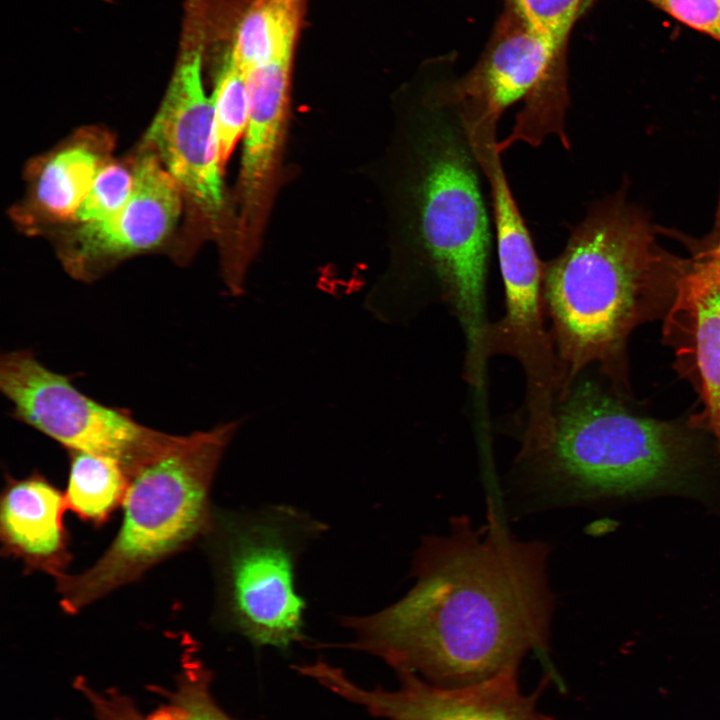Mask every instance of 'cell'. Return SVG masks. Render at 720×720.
Here are the masks:
<instances>
[{"instance_id": "obj_1", "label": "cell", "mask_w": 720, "mask_h": 720, "mask_svg": "<svg viewBox=\"0 0 720 720\" xmlns=\"http://www.w3.org/2000/svg\"><path fill=\"white\" fill-rule=\"evenodd\" d=\"M549 546L513 536L499 520L466 516L425 537L412 588L368 616H345L343 646L377 656L397 674L459 687L518 674L529 653L549 649L554 599Z\"/></svg>"}, {"instance_id": "obj_2", "label": "cell", "mask_w": 720, "mask_h": 720, "mask_svg": "<svg viewBox=\"0 0 720 720\" xmlns=\"http://www.w3.org/2000/svg\"><path fill=\"white\" fill-rule=\"evenodd\" d=\"M441 65L417 100L406 187L411 281L380 314L384 319L411 284L430 288L460 323L465 373L486 370V287L493 229L482 167Z\"/></svg>"}, {"instance_id": "obj_3", "label": "cell", "mask_w": 720, "mask_h": 720, "mask_svg": "<svg viewBox=\"0 0 720 720\" xmlns=\"http://www.w3.org/2000/svg\"><path fill=\"white\" fill-rule=\"evenodd\" d=\"M544 263L543 300L564 388L589 364H608L640 319L661 257L647 219L622 192L593 203Z\"/></svg>"}, {"instance_id": "obj_4", "label": "cell", "mask_w": 720, "mask_h": 720, "mask_svg": "<svg viewBox=\"0 0 720 720\" xmlns=\"http://www.w3.org/2000/svg\"><path fill=\"white\" fill-rule=\"evenodd\" d=\"M675 460L667 425L633 415L575 379L557 400L548 439L518 453L513 489L526 508L565 507L655 487Z\"/></svg>"}, {"instance_id": "obj_5", "label": "cell", "mask_w": 720, "mask_h": 720, "mask_svg": "<svg viewBox=\"0 0 720 720\" xmlns=\"http://www.w3.org/2000/svg\"><path fill=\"white\" fill-rule=\"evenodd\" d=\"M239 422L175 435L131 476L118 533L79 574L56 577L62 609L75 614L140 578L212 528L211 485Z\"/></svg>"}, {"instance_id": "obj_6", "label": "cell", "mask_w": 720, "mask_h": 720, "mask_svg": "<svg viewBox=\"0 0 720 720\" xmlns=\"http://www.w3.org/2000/svg\"><path fill=\"white\" fill-rule=\"evenodd\" d=\"M568 46L503 7L476 63L463 75L453 74V93L471 118L498 124L509 107L521 106L511 132L498 141L501 154L516 142L538 147L549 136L570 149Z\"/></svg>"}, {"instance_id": "obj_7", "label": "cell", "mask_w": 720, "mask_h": 720, "mask_svg": "<svg viewBox=\"0 0 720 720\" xmlns=\"http://www.w3.org/2000/svg\"><path fill=\"white\" fill-rule=\"evenodd\" d=\"M489 187L490 206L500 272L504 284L505 313L490 323L486 337L488 357H513L526 378L524 435L546 436L552 426L564 383L550 330L545 328L543 266L530 231L507 180L501 154L492 150L480 159Z\"/></svg>"}, {"instance_id": "obj_8", "label": "cell", "mask_w": 720, "mask_h": 720, "mask_svg": "<svg viewBox=\"0 0 720 720\" xmlns=\"http://www.w3.org/2000/svg\"><path fill=\"white\" fill-rule=\"evenodd\" d=\"M296 513L235 515L220 521L214 540L219 602L225 623L255 646L282 650L304 641L305 603L294 586Z\"/></svg>"}, {"instance_id": "obj_9", "label": "cell", "mask_w": 720, "mask_h": 720, "mask_svg": "<svg viewBox=\"0 0 720 720\" xmlns=\"http://www.w3.org/2000/svg\"><path fill=\"white\" fill-rule=\"evenodd\" d=\"M0 389L13 416L59 442L118 460L129 477L172 441L133 419L125 409L97 402L64 375L51 371L30 351L5 353L0 359Z\"/></svg>"}, {"instance_id": "obj_10", "label": "cell", "mask_w": 720, "mask_h": 720, "mask_svg": "<svg viewBox=\"0 0 720 720\" xmlns=\"http://www.w3.org/2000/svg\"><path fill=\"white\" fill-rule=\"evenodd\" d=\"M205 16L193 9L184 49L145 141L203 216L217 222L225 198L214 106L202 82Z\"/></svg>"}, {"instance_id": "obj_11", "label": "cell", "mask_w": 720, "mask_h": 720, "mask_svg": "<svg viewBox=\"0 0 720 720\" xmlns=\"http://www.w3.org/2000/svg\"><path fill=\"white\" fill-rule=\"evenodd\" d=\"M295 669L371 715L387 720H554L538 707L540 695L551 681L549 674L535 691L526 694L519 687L518 674L459 687H440L413 674H398L400 687L385 690L365 689L341 669L321 660Z\"/></svg>"}, {"instance_id": "obj_12", "label": "cell", "mask_w": 720, "mask_h": 720, "mask_svg": "<svg viewBox=\"0 0 720 720\" xmlns=\"http://www.w3.org/2000/svg\"><path fill=\"white\" fill-rule=\"evenodd\" d=\"M132 193L112 216L82 223L60 250L66 270L91 281L120 261L161 246L175 227L182 190L157 155L146 153L135 166Z\"/></svg>"}, {"instance_id": "obj_13", "label": "cell", "mask_w": 720, "mask_h": 720, "mask_svg": "<svg viewBox=\"0 0 720 720\" xmlns=\"http://www.w3.org/2000/svg\"><path fill=\"white\" fill-rule=\"evenodd\" d=\"M66 508L65 495L42 475L9 479L0 501L3 550L31 570L64 574L71 559Z\"/></svg>"}, {"instance_id": "obj_14", "label": "cell", "mask_w": 720, "mask_h": 720, "mask_svg": "<svg viewBox=\"0 0 720 720\" xmlns=\"http://www.w3.org/2000/svg\"><path fill=\"white\" fill-rule=\"evenodd\" d=\"M293 60L246 73L249 115L240 174L243 217L254 225L274 169L285 120Z\"/></svg>"}, {"instance_id": "obj_15", "label": "cell", "mask_w": 720, "mask_h": 720, "mask_svg": "<svg viewBox=\"0 0 720 720\" xmlns=\"http://www.w3.org/2000/svg\"><path fill=\"white\" fill-rule=\"evenodd\" d=\"M308 0H226L221 31L227 53L244 74L293 60Z\"/></svg>"}, {"instance_id": "obj_16", "label": "cell", "mask_w": 720, "mask_h": 720, "mask_svg": "<svg viewBox=\"0 0 720 720\" xmlns=\"http://www.w3.org/2000/svg\"><path fill=\"white\" fill-rule=\"evenodd\" d=\"M212 683V672L199 660H184L172 686L156 689L162 700L147 712L118 688L99 689L82 677L73 687L88 704L92 720H236L217 703Z\"/></svg>"}, {"instance_id": "obj_17", "label": "cell", "mask_w": 720, "mask_h": 720, "mask_svg": "<svg viewBox=\"0 0 720 720\" xmlns=\"http://www.w3.org/2000/svg\"><path fill=\"white\" fill-rule=\"evenodd\" d=\"M679 296L691 312L708 417L720 444V275L700 260L680 279Z\"/></svg>"}, {"instance_id": "obj_18", "label": "cell", "mask_w": 720, "mask_h": 720, "mask_svg": "<svg viewBox=\"0 0 720 720\" xmlns=\"http://www.w3.org/2000/svg\"><path fill=\"white\" fill-rule=\"evenodd\" d=\"M130 477L116 459L83 451H69L65 500L82 520L104 523L123 504Z\"/></svg>"}, {"instance_id": "obj_19", "label": "cell", "mask_w": 720, "mask_h": 720, "mask_svg": "<svg viewBox=\"0 0 720 720\" xmlns=\"http://www.w3.org/2000/svg\"><path fill=\"white\" fill-rule=\"evenodd\" d=\"M100 152L88 142L76 143L59 151L45 164L37 181L36 198L48 214L73 219L105 165Z\"/></svg>"}, {"instance_id": "obj_20", "label": "cell", "mask_w": 720, "mask_h": 720, "mask_svg": "<svg viewBox=\"0 0 720 720\" xmlns=\"http://www.w3.org/2000/svg\"><path fill=\"white\" fill-rule=\"evenodd\" d=\"M211 98L218 154L223 167L239 137L245 133L249 115L246 76L227 52Z\"/></svg>"}, {"instance_id": "obj_21", "label": "cell", "mask_w": 720, "mask_h": 720, "mask_svg": "<svg viewBox=\"0 0 720 720\" xmlns=\"http://www.w3.org/2000/svg\"><path fill=\"white\" fill-rule=\"evenodd\" d=\"M134 172L117 163L105 164L73 219L82 223L104 220L118 212L129 199Z\"/></svg>"}, {"instance_id": "obj_22", "label": "cell", "mask_w": 720, "mask_h": 720, "mask_svg": "<svg viewBox=\"0 0 720 720\" xmlns=\"http://www.w3.org/2000/svg\"><path fill=\"white\" fill-rule=\"evenodd\" d=\"M596 0H503L539 31L557 41L569 42L576 23Z\"/></svg>"}, {"instance_id": "obj_23", "label": "cell", "mask_w": 720, "mask_h": 720, "mask_svg": "<svg viewBox=\"0 0 720 720\" xmlns=\"http://www.w3.org/2000/svg\"><path fill=\"white\" fill-rule=\"evenodd\" d=\"M680 23L720 42V0H645Z\"/></svg>"}]
</instances>
